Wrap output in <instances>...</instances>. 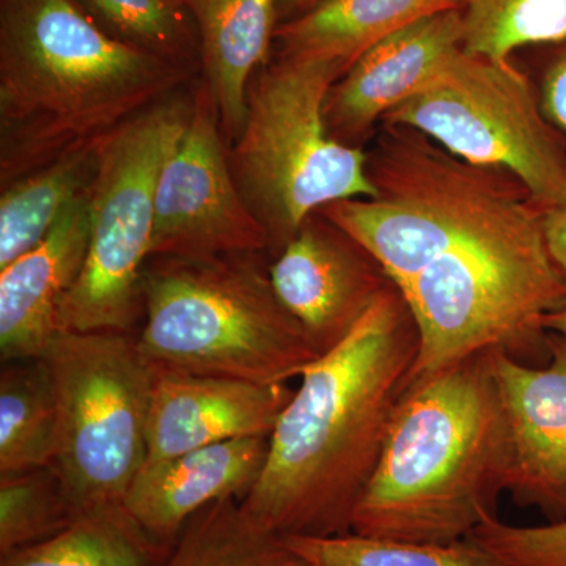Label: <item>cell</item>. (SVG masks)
I'll list each match as a JSON object with an SVG mask.
<instances>
[{"mask_svg": "<svg viewBox=\"0 0 566 566\" xmlns=\"http://www.w3.org/2000/svg\"><path fill=\"white\" fill-rule=\"evenodd\" d=\"M375 182L354 237L415 316L419 354L406 386L488 349L546 364L543 319L566 300V282L526 186L424 137L390 151Z\"/></svg>", "mask_w": 566, "mask_h": 566, "instance_id": "1", "label": "cell"}, {"mask_svg": "<svg viewBox=\"0 0 566 566\" xmlns=\"http://www.w3.org/2000/svg\"><path fill=\"white\" fill-rule=\"evenodd\" d=\"M417 354L415 316L390 283L348 337L300 376L262 474L240 501L245 515L279 536L352 532Z\"/></svg>", "mask_w": 566, "mask_h": 566, "instance_id": "2", "label": "cell"}, {"mask_svg": "<svg viewBox=\"0 0 566 566\" xmlns=\"http://www.w3.org/2000/svg\"><path fill=\"white\" fill-rule=\"evenodd\" d=\"M193 73L112 39L71 0H0V188L102 144Z\"/></svg>", "mask_w": 566, "mask_h": 566, "instance_id": "3", "label": "cell"}, {"mask_svg": "<svg viewBox=\"0 0 566 566\" xmlns=\"http://www.w3.org/2000/svg\"><path fill=\"white\" fill-rule=\"evenodd\" d=\"M509 428L491 349L409 382L352 532L398 542H461L509 491Z\"/></svg>", "mask_w": 566, "mask_h": 566, "instance_id": "4", "label": "cell"}, {"mask_svg": "<svg viewBox=\"0 0 566 566\" xmlns=\"http://www.w3.org/2000/svg\"><path fill=\"white\" fill-rule=\"evenodd\" d=\"M142 297L137 345L153 368L281 385L322 356L262 253L148 260Z\"/></svg>", "mask_w": 566, "mask_h": 566, "instance_id": "5", "label": "cell"}, {"mask_svg": "<svg viewBox=\"0 0 566 566\" xmlns=\"http://www.w3.org/2000/svg\"><path fill=\"white\" fill-rule=\"evenodd\" d=\"M344 62L279 55L253 74L243 133L229 147L233 180L277 256L327 205L378 196L363 148L327 133L324 103Z\"/></svg>", "mask_w": 566, "mask_h": 566, "instance_id": "6", "label": "cell"}, {"mask_svg": "<svg viewBox=\"0 0 566 566\" xmlns=\"http://www.w3.org/2000/svg\"><path fill=\"white\" fill-rule=\"evenodd\" d=\"M193 92H178L104 142L91 188V243L59 307V331L133 334L144 316L159 177L191 120Z\"/></svg>", "mask_w": 566, "mask_h": 566, "instance_id": "7", "label": "cell"}, {"mask_svg": "<svg viewBox=\"0 0 566 566\" xmlns=\"http://www.w3.org/2000/svg\"><path fill=\"white\" fill-rule=\"evenodd\" d=\"M136 335L59 331L41 356L59 409L52 465L76 515L123 502L147 463L155 368Z\"/></svg>", "mask_w": 566, "mask_h": 566, "instance_id": "8", "label": "cell"}, {"mask_svg": "<svg viewBox=\"0 0 566 566\" xmlns=\"http://www.w3.org/2000/svg\"><path fill=\"white\" fill-rule=\"evenodd\" d=\"M386 125L423 134L469 164L512 174L543 211L566 202V145L512 63L461 50Z\"/></svg>", "mask_w": 566, "mask_h": 566, "instance_id": "9", "label": "cell"}, {"mask_svg": "<svg viewBox=\"0 0 566 566\" xmlns=\"http://www.w3.org/2000/svg\"><path fill=\"white\" fill-rule=\"evenodd\" d=\"M264 252L266 232L230 170L218 104L199 81L191 120L159 177L150 260Z\"/></svg>", "mask_w": 566, "mask_h": 566, "instance_id": "10", "label": "cell"}, {"mask_svg": "<svg viewBox=\"0 0 566 566\" xmlns=\"http://www.w3.org/2000/svg\"><path fill=\"white\" fill-rule=\"evenodd\" d=\"M279 300L324 354L348 337L389 277L367 249L316 211L270 266Z\"/></svg>", "mask_w": 566, "mask_h": 566, "instance_id": "11", "label": "cell"}, {"mask_svg": "<svg viewBox=\"0 0 566 566\" xmlns=\"http://www.w3.org/2000/svg\"><path fill=\"white\" fill-rule=\"evenodd\" d=\"M549 359L539 367L491 349L509 428V493L551 521L566 517V338L547 333Z\"/></svg>", "mask_w": 566, "mask_h": 566, "instance_id": "12", "label": "cell"}, {"mask_svg": "<svg viewBox=\"0 0 566 566\" xmlns=\"http://www.w3.org/2000/svg\"><path fill=\"white\" fill-rule=\"evenodd\" d=\"M463 41L461 10L431 14L379 40L331 88L324 103L327 133L360 148L376 123L422 92L463 50Z\"/></svg>", "mask_w": 566, "mask_h": 566, "instance_id": "13", "label": "cell"}, {"mask_svg": "<svg viewBox=\"0 0 566 566\" xmlns=\"http://www.w3.org/2000/svg\"><path fill=\"white\" fill-rule=\"evenodd\" d=\"M294 390L155 368L147 463L245 438H270Z\"/></svg>", "mask_w": 566, "mask_h": 566, "instance_id": "14", "label": "cell"}, {"mask_svg": "<svg viewBox=\"0 0 566 566\" xmlns=\"http://www.w3.org/2000/svg\"><path fill=\"white\" fill-rule=\"evenodd\" d=\"M88 243L91 189L62 211L40 244L0 270L2 363L43 356L59 333V307L80 279Z\"/></svg>", "mask_w": 566, "mask_h": 566, "instance_id": "15", "label": "cell"}, {"mask_svg": "<svg viewBox=\"0 0 566 566\" xmlns=\"http://www.w3.org/2000/svg\"><path fill=\"white\" fill-rule=\"evenodd\" d=\"M270 438H245L145 463L123 504L142 527L172 546L197 513L244 497L266 463Z\"/></svg>", "mask_w": 566, "mask_h": 566, "instance_id": "16", "label": "cell"}, {"mask_svg": "<svg viewBox=\"0 0 566 566\" xmlns=\"http://www.w3.org/2000/svg\"><path fill=\"white\" fill-rule=\"evenodd\" d=\"M196 24L203 81L218 104L227 145L243 133L248 88L270 59L281 25L279 0H180Z\"/></svg>", "mask_w": 566, "mask_h": 566, "instance_id": "17", "label": "cell"}, {"mask_svg": "<svg viewBox=\"0 0 566 566\" xmlns=\"http://www.w3.org/2000/svg\"><path fill=\"white\" fill-rule=\"evenodd\" d=\"M463 6L464 0H324L279 25L275 40L281 55L335 59L348 70L390 33Z\"/></svg>", "mask_w": 566, "mask_h": 566, "instance_id": "18", "label": "cell"}, {"mask_svg": "<svg viewBox=\"0 0 566 566\" xmlns=\"http://www.w3.org/2000/svg\"><path fill=\"white\" fill-rule=\"evenodd\" d=\"M170 549L115 502L84 510L51 538L0 556V566H163Z\"/></svg>", "mask_w": 566, "mask_h": 566, "instance_id": "19", "label": "cell"}, {"mask_svg": "<svg viewBox=\"0 0 566 566\" xmlns=\"http://www.w3.org/2000/svg\"><path fill=\"white\" fill-rule=\"evenodd\" d=\"M104 142L71 153L2 188L0 270L40 244L62 211L91 189L98 172Z\"/></svg>", "mask_w": 566, "mask_h": 566, "instance_id": "20", "label": "cell"}, {"mask_svg": "<svg viewBox=\"0 0 566 566\" xmlns=\"http://www.w3.org/2000/svg\"><path fill=\"white\" fill-rule=\"evenodd\" d=\"M57 441V400L44 360L2 363L0 476L54 464Z\"/></svg>", "mask_w": 566, "mask_h": 566, "instance_id": "21", "label": "cell"}, {"mask_svg": "<svg viewBox=\"0 0 566 566\" xmlns=\"http://www.w3.org/2000/svg\"><path fill=\"white\" fill-rule=\"evenodd\" d=\"M163 566L308 565L283 536L253 523L238 499H226L186 524Z\"/></svg>", "mask_w": 566, "mask_h": 566, "instance_id": "22", "label": "cell"}, {"mask_svg": "<svg viewBox=\"0 0 566 566\" xmlns=\"http://www.w3.org/2000/svg\"><path fill=\"white\" fill-rule=\"evenodd\" d=\"M308 566H505L472 539L433 545L354 534L283 536Z\"/></svg>", "mask_w": 566, "mask_h": 566, "instance_id": "23", "label": "cell"}, {"mask_svg": "<svg viewBox=\"0 0 566 566\" xmlns=\"http://www.w3.org/2000/svg\"><path fill=\"white\" fill-rule=\"evenodd\" d=\"M463 50L509 62L521 48L566 41V0H464Z\"/></svg>", "mask_w": 566, "mask_h": 566, "instance_id": "24", "label": "cell"}, {"mask_svg": "<svg viewBox=\"0 0 566 566\" xmlns=\"http://www.w3.org/2000/svg\"><path fill=\"white\" fill-rule=\"evenodd\" d=\"M98 28L128 46L196 66L200 40L180 0H71Z\"/></svg>", "mask_w": 566, "mask_h": 566, "instance_id": "25", "label": "cell"}, {"mask_svg": "<svg viewBox=\"0 0 566 566\" xmlns=\"http://www.w3.org/2000/svg\"><path fill=\"white\" fill-rule=\"evenodd\" d=\"M74 516L54 465L0 476V556L51 538Z\"/></svg>", "mask_w": 566, "mask_h": 566, "instance_id": "26", "label": "cell"}, {"mask_svg": "<svg viewBox=\"0 0 566 566\" xmlns=\"http://www.w3.org/2000/svg\"><path fill=\"white\" fill-rule=\"evenodd\" d=\"M468 538L505 566H566V517L520 527L488 516Z\"/></svg>", "mask_w": 566, "mask_h": 566, "instance_id": "27", "label": "cell"}, {"mask_svg": "<svg viewBox=\"0 0 566 566\" xmlns=\"http://www.w3.org/2000/svg\"><path fill=\"white\" fill-rule=\"evenodd\" d=\"M538 99L546 120L566 144V41L547 63Z\"/></svg>", "mask_w": 566, "mask_h": 566, "instance_id": "28", "label": "cell"}, {"mask_svg": "<svg viewBox=\"0 0 566 566\" xmlns=\"http://www.w3.org/2000/svg\"><path fill=\"white\" fill-rule=\"evenodd\" d=\"M547 252L566 282V202L543 211Z\"/></svg>", "mask_w": 566, "mask_h": 566, "instance_id": "29", "label": "cell"}, {"mask_svg": "<svg viewBox=\"0 0 566 566\" xmlns=\"http://www.w3.org/2000/svg\"><path fill=\"white\" fill-rule=\"evenodd\" d=\"M324 0H279L281 6V18L286 17L289 20L301 17L305 11L314 9L318 3Z\"/></svg>", "mask_w": 566, "mask_h": 566, "instance_id": "30", "label": "cell"}, {"mask_svg": "<svg viewBox=\"0 0 566 566\" xmlns=\"http://www.w3.org/2000/svg\"><path fill=\"white\" fill-rule=\"evenodd\" d=\"M543 326L547 333L558 334L566 338V300L545 316Z\"/></svg>", "mask_w": 566, "mask_h": 566, "instance_id": "31", "label": "cell"}]
</instances>
